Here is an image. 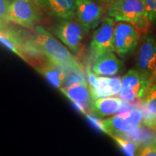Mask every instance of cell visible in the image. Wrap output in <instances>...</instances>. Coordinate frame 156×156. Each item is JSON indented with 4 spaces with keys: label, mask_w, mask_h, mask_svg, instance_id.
Masks as SVG:
<instances>
[{
    "label": "cell",
    "mask_w": 156,
    "mask_h": 156,
    "mask_svg": "<svg viewBox=\"0 0 156 156\" xmlns=\"http://www.w3.org/2000/svg\"><path fill=\"white\" fill-rule=\"evenodd\" d=\"M33 36L37 48L46 59L66 72L83 74V66L69 49L46 28L41 25H36Z\"/></svg>",
    "instance_id": "6da1fadb"
},
{
    "label": "cell",
    "mask_w": 156,
    "mask_h": 156,
    "mask_svg": "<svg viewBox=\"0 0 156 156\" xmlns=\"http://www.w3.org/2000/svg\"><path fill=\"white\" fill-rule=\"evenodd\" d=\"M0 40L6 48L31 65L34 66L44 56L37 48L34 36L27 37L20 30L9 27V23L1 25Z\"/></svg>",
    "instance_id": "7a4b0ae2"
},
{
    "label": "cell",
    "mask_w": 156,
    "mask_h": 156,
    "mask_svg": "<svg viewBox=\"0 0 156 156\" xmlns=\"http://www.w3.org/2000/svg\"><path fill=\"white\" fill-rule=\"evenodd\" d=\"M108 15L116 22H125L144 28L150 22L143 0H114L109 4Z\"/></svg>",
    "instance_id": "3957f363"
},
{
    "label": "cell",
    "mask_w": 156,
    "mask_h": 156,
    "mask_svg": "<svg viewBox=\"0 0 156 156\" xmlns=\"http://www.w3.org/2000/svg\"><path fill=\"white\" fill-rule=\"evenodd\" d=\"M41 12L32 0H12L8 22L30 28L41 21Z\"/></svg>",
    "instance_id": "277c9868"
},
{
    "label": "cell",
    "mask_w": 156,
    "mask_h": 156,
    "mask_svg": "<svg viewBox=\"0 0 156 156\" xmlns=\"http://www.w3.org/2000/svg\"><path fill=\"white\" fill-rule=\"evenodd\" d=\"M121 98L126 101L143 98L151 86L153 80L137 69H130L123 76Z\"/></svg>",
    "instance_id": "5b68a950"
},
{
    "label": "cell",
    "mask_w": 156,
    "mask_h": 156,
    "mask_svg": "<svg viewBox=\"0 0 156 156\" xmlns=\"http://www.w3.org/2000/svg\"><path fill=\"white\" fill-rule=\"evenodd\" d=\"M142 119V113L137 109H134L125 114L103 120V132L110 136H120L121 134L131 132L139 128Z\"/></svg>",
    "instance_id": "8992f818"
},
{
    "label": "cell",
    "mask_w": 156,
    "mask_h": 156,
    "mask_svg": "<svg viewBox=\"0 0 156 156\" xmlns=\"http://www.w3.org/2000/svg\"><path fill=\"white\" fill-rule=\"evenodd\" d=\"M115 24L114 18L106 17L95 31L90 44V51L94 58L108 52H114Z\"/></svg>",
    "instance_id": "52a82bcc"
},
{
    "label": "cell",
    "mask_w": 156,
    "mask_h": 156,
    "mask_svg": "<svg viewBox=\"0 0 156 156\" xmlns=\"http://www.w3.org/2000/svg\"><path fill=\"white\" fill-rule=\"evenodd\" d=\"M54 34L69 51L77 54L81 48L84 33L87 31L73 20H61L54 27Z\"/></svg>",
    "instance_id": "ba28073f"
},
{
    "label": "cell",
    "mask_w": 156,
    "mask_h": 156,
    "mask_svg": "<svg viewBox=\"0 0 156 156\" xmlns=\"http://www.w3.org/2000/svg\"><path fill=\"white\" fill-rule=\"evenodd\" d=\"M135 65L138 71L153 81L156 79V38L153 35H147L142 38Z\"/></svg>",
    "instance_id": "9c48e42d"
},
{
    "label": "cell",
    "mask_w": 156,
    "mask_h": 156,
    "mask_svg": "<svg viewBox=\"0 0 156 156\" xmlns=\"http://www.w3.org/2000/svg\"><path fill=\"white\" fill-rule=\"evenodd\" d=\"M140 35L130 23L117 22L114 27V52L122 58L133 52L137 46Z\"/></svg>",
    "instance_id": "30bf717a"
},
{
    "label": "cell",
    "mask_w": 156,
    "mask_h": 156,
    "mask_svg": "<svg viewBox=\"0 0 156 156\" xmlns=\"http://www.w3.org/2000/svg\"><path fill=\"white\" fill-rule=\"evenodd\" d=\"M76 17L87 30L95 28L102 23L105 9L93 0H75Z\"/></svg>",
    "instance_id": "8fae6325"
},
{
    "label": "cell",
    "mask_w": 156,
    "mask_h": 156,
    "mask_svg": "<svg viewBox=\"0 0 156 156\" xmlns=\"http://www.w3.org/2000/svg\"><path fill=\"white\" fill-rule=\"evenodd\" d=\"M42 12L61 20L76 17L75 0H32Z\"/></svg>",
    "instance_id": "7c38bea8"
},
{
    "label": "cell",
    "mask_w": 156,
    "mask_h": 156,
    "mask_svg": "<svg viewBox=\"0 0 156 156\" xmlns=\"http://www.w3.org/2000/svg\"><path fill=\"white\" fill-rule=\"evenodd\" d=\"M123 67V62L114 52H108L95 58L93 72L99 77H109L119 75Z\"/></svg>",
    "instance_id": "4fadbf2b"
},
{
    "label": "cell",
    "mask_w": 156,
    "mask_h": 156,
    "mask_svg": "<svg viewBox=\"0 0 156 156\" xmlns=\"http://www.w3.org/2000/svg\"><path fill=\"white\" fill-rule=\"evenodd\" d=\"M60 91L73 102L80 103L84 106L90 103L92 104V92L86 82L75 83L67 87H62Z\"/></svg>",
    "instance_id": "5bb4252c"
},
{
    "label": "cell",
    "mask_w": 156,
    "mask_h": 156,
    "mask_svg": "<svg viewBox=\"0 0 156 156\" xmlns=\"http://www.w3.org/2000/svg\"><path fill=\"white\" fill-rule=\"evenodd\" d=\"M36 69L39 73L46 78L48 81L56 88H62L66 78V71L46 59L36 66Z\"/></svg>",
    "instance_id": "9a60e30c"
},
{
    "label": "cell",
    "mask_w": 156,
    "mask_h": 156,
    "mask_svg": "<svg viewBox=\"0 0 156 156\" xmlns=\"http://www.w3.org/2000/svg\"><path fill=\"white\" fill-rule=\"evenodd\" d=\"M122 106V101L118 98H100L93 101L91 110L95 115L101 118L112 115L118 112Z\"/></svg>",
    "instance_id": "2e32d148"
},
{
    "label": "cell",
    "mask_w": 156,
    "mask_h": 156,
    "mask_svg": "<svg viewBox=\"0 0 156 156\" xmlns=\"http://www.w3.org/2000/svg\"><path fill=\"white\" fill-rule=\"evenodd\" d=\"M145 95L143 101L144 124L151 128H156V79Z\"/></svg>",
    "instance_id": "e0dca14e"
},
{
    "label": "cell",
    "mask_w": 156,
    "mask_h": 156,
    "mask_svg": "<svg viewBox=\"0 0 156 156\" xmlns=\"http://www.w3.org/2000/svg\"><path fill=\"white\" fill-rule=\"evenodd\" d=\"M112 137L117 142L127 156H135L138 150V144L132 140L124 139L121 136L112 135Z\"/></svg>",
    "instance_id": "ac0fdd59"
},
{
    "label": "cell",
    "mask_w": 156,
    "mask_h": 156,
    "mask_svg": "<svg viewBox=\"0 0 156 156\" xmlns=\"http://www.w3.org/2000/svg\"><path fill=\"white\" fill-rule=\"evenodd\" d=\"M135 156H156V141H151L138 148Z\"/></svg>",
    "instance_id": "d6986e66"
},
{
    "label": "cell",
    "mask_w": 156,
    "mask_h": 156,
    "mask_svg": "<svg viewBox=\"0 0 156 156\" xmlns=\"http://www.w3.org/2000/svg\"><path fill=\"white\" fill-rule=\"evenodd\" d=\"M12 0H0V20L1 25L8 24V14Z\"/></svg>",
    "instance_id": "ffe728a7"
},
{
    "label": "cell",
    "mask_w": 156,
    "mask_h": 156,
    "mask_svg": "<svg viewBox=\"0 0 156 156\" xmlns=\"http://www.w3.org/2000/svg\"><path fill=\"white\" fill-rule=\"evenodd\" d=\"M146 14L151 23L156 21V0H143Z\"/></svg>",
    "instance_id": "44dd1931"
},
{
    "label": "cell",
    "mask_w": 156,
    "mask_h": 156,
    "mask_svg": "<svg viewBox=\"0 0 156 156\" xmlns=\"http://www.w3.org/2000/svg\"><path fill=\"white\" fill-rule=\"evenodd\" d=\"M99 2L104 3V4H111L112 2H114V0H98Z\"/></svg>",
    "instance_id": "7402d4cb"
},
{
    "label": "cell",
    "mask_w": 156,
    "mask_h": 156,
    "mask_svg": "<svg viewBox=\"0 0 156 156\" xmlns=\"http://www.w3.org/2000/svg\"><path fill=\"white\" fill-rule=\"evenodd\" d=\"M93 1H95V2H98V0H93Z\"/></svg>",
    "instance_id": "603a6c76"
}]
</instances>
